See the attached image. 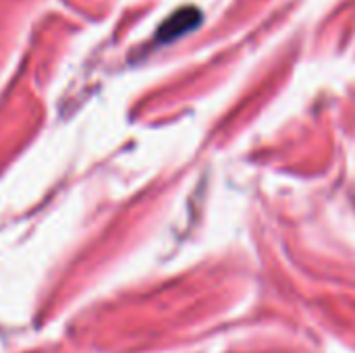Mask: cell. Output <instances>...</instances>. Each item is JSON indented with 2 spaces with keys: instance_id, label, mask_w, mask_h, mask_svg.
<instances>
[{
  "instance_id": "cell-1",
  "label": "cell",
  "mask_w": 355,
  "mask_h": 353,
  "mask_svg": "<svg viewBox=\"0 0 355 353\" xmlns=\"http://www.w3.org/2000/svg\"><path fill=\"white\" fill-rule=\"evenodd\" d=\"M200 12L196 8H183L179 12H175L166 23H162L160 31H158V40L160 42H166V40H173L189 29H193L198 23H200Z\"/></svg>"
}]
</instances>
